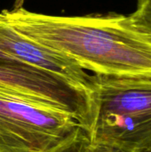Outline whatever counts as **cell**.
Wrapping results in <instances>:
<instances>
[{"mask_svg":"<svg viewBox=\"0 0 151 152\" xmlns=\"http://www.w3.org/2000/svg\"><path fill=\"white\" fill-rule=\"evenodd\" d=\"M0 12L20 33L94 75L151 77V32L132 14L48 15L27 10L24 0Z\"/></svg>","mask_w":151,"mask_h":152,"instance_id":"obj_1","label":"cell"},{"mask_svg":"<svg viewBox=\"0 0 151 152\" xmlns=\"http://www.w3.org/2000/svg\"><path fill=\"white\" fill-rule=\"evenodd\" d=\"M80 130L67 113L0 94V152H54Z\"/></svg>","mask_w":151,"mask_h":152,"instance_id":"obj_4","label":"cell"},{"mask_svg":"<svg viewBox=\"0 0 151 152\" xmlns=\"http://www.w3.org/2000/svg\"><path fill=\"white\" fill-rule=\"evenodd\" d=\"M97 114L93 144L122 152L151 151V77L93 75Z\"/></svg>","mask_w":151,"mask_h":152,"instance_id":"obj_2","label":"cell"},{"mask_svg":"<svg viewBox=\"0 0 151 152\" xmlns=\"http://www.w3.org/2000/svg\"><path fill=\"white\" fill-rule=\"evenodd\" d=\"M85 152H122L120 151H117L116 149L105 146V145H101V144H93L89 143L86 149Z\"/></svg>","mask_w":151,"mask_h":152,"instance_id":"obj_8","label":"cell"},{"mask_svg":"<svg viewBox=\"0 0 151 152\" xmlns=\"http://www.w3.org/2000/svg\"><path fill=\"white\" fill-rule=\"evenodd\" d=\"M0 57L20 61L59 76L72 84L93 92V75L76 61L52 50L17 31L0 12Z\"/></svg>","mask_w":151,"mask_h":152,"instance_id":"obj_5","label":"cell"},{"mask_svg":"<svg viewBox=\"0 0 151 152\" xmlns=\"http://www.w3.org/2000/svg\"><path fill=\"white\" fill-rule=\"evenodd\" d=\"M0 94L71 116L89 135L97 107L93 92L52 73L0 57Z\"/></svg>","mask_w":151,"mask_h":152,"instance_id":"obj_3","label":"cell"},{"mask_svg":"<svg viewBox=\"0 0 151 152\" xmlns=\"http://www.w3.org/2000/svg\"><path fill=\"white\" fill-rule=\"evenodd\" d=\"M89 143V137L83 130H80L70 142L64 144L54 152H85Z\"/></svg>","mask_w":151,"mask_h":152,"instance_id":"obj_7","label":"cell"},{"mask_svg":"<svg viewBox=\"0 0 151 152\" xmlns=\"http://www.w3.org/2000/svg\"><path fill=\"white\" fill-rule=\"evenodd\" d=\"M149 152H151V151H149Z\"/></svg>","mask_w":151,"mask_h":152,"instance_id":"obj_9","label":"cell"},{"mask_svg":"<svg viewBox=\"0 0 151 152\" xmlns=\"http://www.w3.org/2000/svg\"><path fill=\"white\" fill-rule=\"evenodd\" d=\"M132 16L138 24L151 32V0H137L136 10Z\"/></svg>","mask_w":151,"mask_h":152,"instance_id":"obj_6","label":"cell"}]
</instances>
